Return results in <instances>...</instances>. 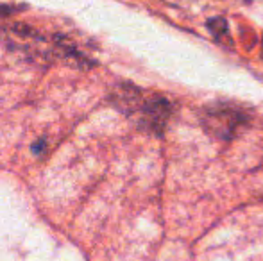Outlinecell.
I'll use <instances>...</instances> for the list:
<instances>
[{
	"label": "cell",
	"instance_id": "cell-1",
	"mask_svg": "<svg viewBox=\"0 0 263 261\" xmlns=\"http://www.w3.org/2000/svg\"><path fill=\"white\" fill-rule=\"evenodd\" d=\"M202 126L210 134L217 136L218 139H233L243 127L249 124V115L243 113L238 106L229 102H218L208 106L202 113Z\"/></svg>",
	"mask_w": 263,
	"mask_h": 261
},
{
	"label": "cell",
	"instance_id": "cell-2",
	"mask_svg": "<svg viewBox=\"0 0 263 261\" xmlns=\"http://www.w3.org/2000/svg\"><path fill=\"white\" fill-rule=\"evenodd\" d=\"M172 111L174 106L168 98L161 97V95H149V97L145 95L138 109V124L142 129L154 132V134H161L172 116Z\"/></svg>",
	"mask_w": 263,
	"mask_h": 261
},
{
	"label": "cell",
	"instance_id": "cell-3",
	"mask_svg": "<svg viewBox=\"0 0 263 261\" xmlns=\"http://www.w3.org/2000/svg\"><path fill=\"white\" fill-rule=\"evenodd\" d=\"M143 98H145V93L138 86L131 83H120L113 88L109 101L118 111L125 113V115H136Z\"/></svg>",
	"mask_w": 263,
	"mask_h": 261
},
{
	"label": "cell",
	"instance_id": "cell-4",
	"mask_svg": "<svg viewBox=\"0 0 263 261\" xmlns=\"http://www.w3.org/2000/svg\"><path fill=\"white\" fill-rule=\"evenodd\" d=\"M45 145H47L45 139H40V142H36V143H34V147H32V152L38 154V156H40V154H42L43 150H45Z\"/></svg>",
	"mask_w": 263,
	"mask_h": 261
},
{
	"label": "cell",
	"instance_id": "cell-5",
	"mask_svg": "<svg viewBox=\"0 0 263 261\" xmlns=\"http://www.w3.org/2000/svg\"><path fill=\"white\" fill-rule=\"evenodd\" d=\"M13 11H16L14 6H0V16H6L7 13H13Z\"/></svg>",
	"mask_w": 263,
	"mask_h": 261
}]
</instances>
